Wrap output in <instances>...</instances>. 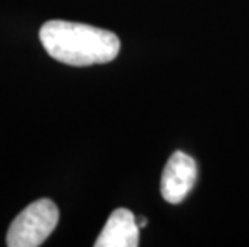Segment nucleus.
I'll return each instance as SVG.
<instances>
[{
    "label": "nucleus",
    "mask_w": 249,
    "mask_h": 247,
    "mask_svg": "<svg viewBox=\"0 0 249 247\" xmlns=\"http://www.w3.org/2000/svg\"><path fill=\"white\" fill-rule=\"evenodd\" d=\"M39 37L47 53L70 66L109 63L121 50V42L114 33L71 21H47L40 28Z\"/></svg>",
    "instance_id": "1"
},
{
    "label": "nucleus",
    "mask_w": 249,
    "mask_h": 247,
    "mask_svg": "<svg viewBox=\"0 0 249 247\" xmlns=\"http://www.w3.org/2000/svg\"><path fill=\"white\" fill-rule=\"evenodd\" d=\"M60 210L50 199H39L17 215L7 233L8 247H37L53 233Z\"/></svg>",
    "instance_id": "2"
},
{
    "label": "nucleus",
    "mask_w": 249,
    "mask_h": 247,
    "mask_svg": "<svg viewBox=\"0 0 249 247\" xmlns=\"http://www.w3.org/2000/svg\"><path fill=\"white\" fill-rule=\"evenodd\" d=\"M198 167L192 156L182 151H176L169 157L161 177V194L167 202H182L193 190Z\"/></svg>",
    "instance_id": "3"
},
{
    "label": "nucleus",
    "mask_w": 249,
    "mask_h": 247,
    "mask_svg": "<svg viewBox=\"0 0 249 247\" xmlns=\"http://www.w3.org/2000/svg\"><path fill=\"white\" fill-rule=\"evenodd\" d=\"M140 227L127 209H116L95 241V247H137Z\"/></svg>",
    "instance_id": "4"
},
{
    "label": "nucleus",
    "mask_w": 249,
    "mask_h": 247,
    "mask_svg": "<svg viewBox=\"0 0 249 247\" xmlns=\"http://www.w3.org/2000/svg\"><path fill=\"white\" fill-rule=\"evenodd\" d=\"M137 223H139V227H140V228H143V227H145V225L148 223V220H146V218H140Z\"/></svg>",
    "instance_id": "5"
}]
</instances>
